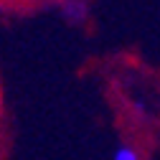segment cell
<instances>
[{"label": "cell", "mask_w": 160, "mask_h": 160, "mask_svg": "<svg viewBox=\"0 0 160 160\" xmlns=\"http://www.w3.org/2000/svg\"><path fill=\"white\" fill-rule=\"evenodd\" d=\"M56 13L61 15L64 23L82 28L92 18V3L89 0H56Z\"/></svg>", "instance_id": "1"}, {"label": "cell", "mask_w": 160, "mask_h": 160, "mask_svg": "<svg viewBox=\"0 0 160 160\" xmlns=\"http://www.w3.org/2000/svg\"><path fill=\"white\" fill-rule=\"evenodd\" d=\"M112 160H142V152H140L135 145H117L112 152Z\"/></svg>", "instance_id": "2"}]
</instances>
